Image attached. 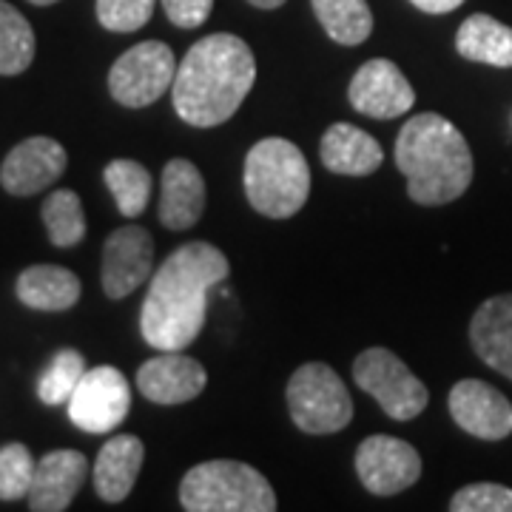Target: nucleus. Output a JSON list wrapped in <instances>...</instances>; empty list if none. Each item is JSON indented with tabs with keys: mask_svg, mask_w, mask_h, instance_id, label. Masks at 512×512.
<instances>
[{
	"mask_svg": "<svg viewBox=\"0 0 512 512\" xmlns=\"http://www.w3.org/2000/svg\"><path fill=\"white\" fill-rule=\"evenodd\" d=\"M231 274V265L211 242H185L151 274L140 311V333L157 350H185L205 325L208 293Z\"/></svg>",
	"mask_w": 512,
	"mask_h": 512,
	"instance_id": "obj_1",
	"label": "nucleus"
},
{
	"mask_svg": "<svg viewBox=\"0 0 512 512\" xmlns=\"http://www.w3.org/2000/svg\"><path fill=\"white\" fill-rule=\"evenodd\" d=\"M254 80V52L242 37L228 32L202 37L177 66L171 86L174 109L188 126H222L245 103Z\"/></svg>",
	"mask_w": 512,
	"mask_h": 512,
	"instance_id": "obj_2",
	"label": "nucleus"
},
{
	"mask_svg": "<svg viewBox=\"0 0 512 512\" xmlns=\"http://www.w3.org/2000/svg\"><path fill=\"white\" fill-rule=\"evenodd\" d=\"M396 165L416 205H447L473 183V151L464 134L436 111L413 114L396 137Z\"/></svg>",
	"mask_w": 512,
	"mask_h": 512,
	"instance_id": "obj_3",
	"label": "nucleus"
},
{
	"mask_svg": "<svg viewBox=\"0 0 512 512\" xmlns=\"http://www.w3.org/2000/svg\"><path fill=\"white\" fill-rule=\"evenodd\" d=\"M242 185L254 211L271 220H288L311 197V168L291 140L265 137L245 157Z\"/></svg>",
	"mask_w": 512,
	"mask_h": 512,
	"instance_id": "obj_4",
	"label": "nucleus"
},
{
	"mask_svg": "<svg viewBox=\"0 0 512 512\" xmlns=\"http://www.w3.org/2000/svg\"><path fill=\"white\" fill-rule=\"evenodd\" d=\"M180 504L188 512H274V487L245 461L214 458L185 473Z\"/></svg>",
	"mask_w": 512,
	"mask_h": 512,
	"instance_id": "obj_5",
	"label": "nucleus"
},
{
	"mask_svg": "<svg viewBox=\"0 0 512 512\" xmlns=\"http://www.w3.org/2000/svg\"><path fill=\"white\" fill-rule=\"evenodd\" d=\"M291 421L308 436H333L353 419V399L339 373L325 362L302 365L285 390Z\"/></svg>",
	"mask_w": 512,
	"mask_h": 512,
	"instance_id": "obj_6",
	"label": "nucleus"
},
{
	"mask_svg": "<svg viewBox=\"0 0 512 512\" xmlns=\"http://www.w3.org/2000/svg\"><path fill=\"white\" fill-rule=\"evenodd\" d=\"M353 382L396 421L416 419L430 402L424 382L387 348H367L359 353L353 362Z\"/></svg>",
	"mask_w": 512,
	"mask_h": 512,
	"instance_id": "obj_7",
	"label": "nucleus"
},
{
	"mask_svg": "<svg viewBox=\"0 0 512 512\" xmlns=\"http://www.w3.org/2000/svg\"><path fill=\"white\" fill-rule=\"evenodd\" d=\"M177 77V57L160 40H143L114 60L109 69L111 97L126 109H146L171 92Z\"/></svg>",
	"mask_w": 512,
	"mask_h": 512,
	"instance_id": "obj_8",
	"label": "nucleus"
},
{
	"mask_svg": "<svg viewBox=\"0 0 512 512\" xmlns=\"http://www.w3.org/2000/svg\"><path fill=\"white\" fill-rule=\"evenodd\" d=\"M66 407L77 430L92 436L111 433L126 421L131 410V387L117 367H92L74 387Z\"/></svg>",
	"mask_w": 512,
	"mask_h": 512,
	"instance_id": "obj_9",
	"label": "nucleus"
},
{
	"mask_svg": "<svg viewBox=\"0 0 512 512\" xmlns=\"http://www.w3.org/2000/svg\"><path fill=\"white\" fill-rule=\"evenodd\" d=\"M356 476L367 493H404L421 478L419 450L393 436H370L356 450Z\"/></svg>",
	"mask_w": 512,
	"mask_h": 512,
	"instance_id": "obj_10",
	"label": "nucleus"
},
{
	"mask_svg": "<svg viewBox=\"0 0 512 512\" xmlns=\"http://www.w3.org/2000/svg\"><path fill=\"white\" fill-rule=\"evenodd\" d=\"M350 106L367 114L373 120H396L416 103V92L410 86V80L393 60H367L365 66H359V72L350 80Z\"/></svg>",
	"mask_w": 512,
	"mask_h": 512,
	"instance_id": "obj_11",
	"label": "nucleus"
},
{
	"mask_svg": "<svg viewBox=\"0 0 512 512\" xmlns=\"http://www.w3.org/2000/svg\"><path fill=\"white\" fill-rule=\"evenodd\" d=\"M154 271V239L140 225H123L103 245L100 282L109 299H126Z\"/></svg>",
	"mask_w": 512,
	"mask_h": 512,
	"instance_id": "obj_12",
	"label": "nucleus"
},
{
	"mask_svg": "<svg viewBox=\"0 0 512 512\" xmlns=\"http://www.w3.org/2000/svg\"><path fill=\"white\" fill-rule=\"evenodd\" d=\"M69 154L52 137H29L6 154L0 165V185L12 197H35L63 177Z\"/></svg>",
	"mask_w": 512,
	"mask_h": 512,
	"instance_id": "obj_13",
	"label": "nucleus"
},
{
	"mask_svg": "<svg viewBox=\"0 0 512 512\" xmlns=\"http://www.w3.org/2000/svg\"><path fill=\"white\" fill-rule=\"evenodd\" d=\"M450 416L470 436L484 441H501L512 433V404L481 379H464L450 390Z\"/></svg>",
	"mask_w": 512,
	"mask_h": 512,
	"instance_id": "obj_14",
	"label": "nucleus"
},
{
	"mask_svg": "<svg viewBox=\"0 0 512 512\" xmlns=\"http://www.w3.org/2000/svg\"><path fill=\"white\" fill-rule=\"evenodd\" d=\"M208 384L205 367L183 350H160L137 370V387L154 404H185L197 399Z\"/></svg>",
	"mask_w": 512,
	"mask_h": 512,
	"instance_id": "obj_15",
	"label": "nucleus"
},
{
	"mask_svg": "<svg viewBox=\"0 0 512 512\" xmlns=\"http://www.w3.org/2000/svg\"><path fill=\"white\" fill-rule=\"evenodd\" d=\"M89 478V458L77 450H52L37 461L35 478L29 487V507L35 512H63L72 507Z\"/></svg>",
	"mask_w": 512,
	"mask_h": 512,
	"instance_id": "obj_16",
	"label": "nucleus"
},
{
	"mask_svg": "<svg viewBox=\"0 0 512 512\" xmlns=\"http://www.w3.org/2000/svg\"><path fill=\"white\" fill-rule=\"evenodd\" d=\"M202 211H205V180L200 168L185 157L168 160L160 180V208H157L160 222L168 231H188L200 222Z\"/></svg>",
	"mask_w": 512,
	"mask_h": 512,
	"instance_id": "obj_17",
	"label": "nucleus"
},
{
	"mask_svg": "<svg viewBox=\"0 0 512 512\" xmlns=\"http://www.w3.org/2000/svg\"><path fill=\"white\" fill-rule=\"evenodd\" d=\"M470 345L484 365L512 382V293H498L473 313Z\"/></svg>",
	"mask_w": 512,
	"mask_h": 512,
	"instance_id": "obj_18",
	"label": "nucleus"
},
{
	"mask_svg": "<svg viewBox=\"0 0 512 512\" xmlns=\"http://www.w3.org/2000/svg\"><path fill=\"white\" fill-rule=\"evenodd\" d=\"M146 458V444L137 436L120 433L109 439L94 461V490L106 504H120L126 501L128 493L134 490V481L143 470Z\"/></svg>",
	"mask_w": 512,
	"mask_h": 512,
	"instance_id": "obj_19",
	"label": "nucleus"
},
{
	"mask_svg": "<svg viewBox=\"0 0 512 512\" xmlns=\"http://www.w3.org/2000/svg\"><path fill=\"white\" fill-rule=\"evenodd\" d=\"M322 165L342 177H367L384 163V148L353 123H333L319 143Z\"/></svg>",
	"mask_w": 512,
	"mask_h": 512,
	"instance_id": "obj_20",
	"label": "nucleus"
},
{
	"mask_svg": "<svg viewBox=\"0 0 512 512\" xmlns=\"http://www.w3.org/2000/svg\"><path fill=\"white\" fill-rule=\"evenodd\" d=\"M80 279L63 265H32L18 276V299L40 313L72 311L80 302Z\"/></svg>",
	"mask_w": 512,
	"mask_h": 512,
	"instance_id": "obj_21",
	"label": "nucleus"
},
{
	"mask_svg": "<svg viewBox=\"0 0 512 512\" xmlns=\"http://www.w3.org/2000/svg\"><path fill=\"white\" fill-rule=\"evenodd\" d=\"M458 55L493 69H512V29L490 15H470L456 32Z\"/></svg>",
	"mask_w": 512,
	"mask_h": 512,
	"instance_id": "obj_22",
	"label": "nucleus"
},
{
	"mask_svg": "<svg viewBox=\"0 0 512 512\" xmlns=\"http://www.w3.org/2000/svg\"><path fill=\"white\" fill-rule=\"evenodd\" d=\"M316 20L330 40L342 46H359L373 32V12L367 0H311Z\"/></svg>",
	"mask_w": 512,
	"mask_h": 512,
	"instance_id": "obj_23",
	"label": "nucleus"
},
{
	"mask_svg": "<svg viewBox=\"0 0 512 512\" xmlns=\"http://www.w3.org/2000/svg\"><path fill=\"white\" fill-rule=\"evenodd\" d=\"M103 183L126 220L143 217L151 200V174L137 160H111L103 168Z\"/></svg>",
	"mask_w": 512,
	"mask_h": 512,
	"instance_id": "obj_24",
	"label": "nucleus"
},
{
	"mask_svg": "<svg viewBox=\"0 0 512 512\" xmlns=\"http://www.w3.org/2000/svg\"><path fill=\"white\" fill-rule=\"evenodd\" d=\"M35 32L32 23L20 15L9 0H0V74H23L35 60Z\"/></svg>",
	"mask_w": 512,
	"mask_h": 512,
	"instance_id": "obj_25",
	"label": "nucleus"
},
{
	"mask_svg": "<svg viewBox=\"0 0 512 512\" xmlns=\"http://www.w3.org/2000/svg\"><path fill=\"white\" fill-rule=\"evenodd\" d=\"M40 217H43V225H46L49 242L55 248H74L86 237L83 202L69 188L52 191L46 197V202H43V208H40Z\"/></svg>",
	"mask_w": 512,
	"mask_h": 512,
	"instance_id": "obj_26",
	"label": "nucleus"
},
{
	"mask_svg": "<svg viewBox=\"0 0 512 512\" xmlns=\"http://www.w3.org/2000/svg\"><path fill=\"white\" fill-rule=\"evenodd\" d=\"M86 359L83 353H77L72 348L57 350L52 356L49 367L43 370L40 382H37V399L49 407H60L72 399L74 387L80 384V379L86 376Z\"/></svg>",
	"mask_w": 512,
	"mask_h": 512,
	"instance_id": "obj_27",
	"label": "nucleus"
},
{
	"mask_svg": "<svg viewBox=\"0 0 512 512\" xmlns=\"http://www.w3.org/2000/svg\"><path fill=\"white\" fill-rule=\"evenodd\" d=\"M37 461L26 444L12 441L0 447V501H20L29 495Z\"/></svg>",
	"mask_w": 512,
	"mask_h": 512,
	"instance_id": "obj_28",
	"label": "nucleus"
},
{
	"mask_svg": "<svg viewBox=\"0 0 512 512\" xmlns=\"http://www.w3.org/2000/svg\"><path fill=\"white\" fill-rule=\"evenodd\" d=\"M157 0H97V20L109 32H137L154 15Z\"/></svg>",
	"mask_w": 512,
	"mask_h": 512,
	"instance_id": "obj_29",
	"label": "nucleus"
},
{
	"mask_svg": "<svg viewBox=\"0 0 512 512\" xmlns=\"http://www.w3.org/2000/svg\"><path fill=\"white\" fill-rule=\"evenodd\" d=\"M453 512H512V490L504 484L481 481V484H467L461 487L453 501Z\"/></svg>",
	"mask_w": 512,
	"mask_h": 512,
	"instance_id": "obj_30",
	"label": "nucleus"
},
{
	"mask_svg": "<svg viewBox=\"0 0 512 512\" xmlns=\"http://www.w3.org/2000/svg\"><path fill=\"white\" fill-rule=\"evenodd\" d=\"M163 9L174 26H180V29H197L211 15L214 0H163Z\"/></svg>",
	"mask_w": 512,
	"mask_h": 512,
	"instance_id": "obj_31",
	"label": "nucleus"
},
{
	"mask_svg": "<svg viewBox=\"0 0 512 512\" xmlns=\"http://www.w3.org/2000/svg\"><path fill=\"white\" fill-rule=\"evenodd\" d=\"M410 3L421 12H427V15H447V12L458 9L464 0H410Z\"/></svg>",
	"mask_w": 512,
	"mask_h": 512,
	"instance_id": "obj_32",
	"label": "nucleus"
},
{
	"mask_svg": "<svg viewBox=\"0 0 512 512\" xmlns=\"http://www.w3.org/2000/svg\"><path fill=\"white\" fill-rule=\"evenodd\" d=\"M251 6H256V9H279L285 0H248Z\"/></svg>",
	"mask_w": 512,
	"mask_h": 512,
	"instance_id": "obj_33",
	"label": "nucleus"
},
{
	"mask_svg": "<svg viewBox=\"0 0 512 512\" xmlns=\"http://www.w3.org/2000/svg\"><path fill=\"white\" fill-rule=\"evenodd\" d=\"M29 3H35V6H52L57 0H29Z\"/></svg>",
	"mask_w": 512,
	"mask_h": 512,
	"instance_id": "obj_34",
	"label": "nucleus"
}]
</instances>
